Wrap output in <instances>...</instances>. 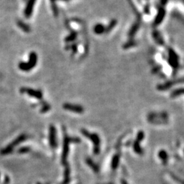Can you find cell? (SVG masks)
<instances>
[{
    "label": "cell",
    "mask_w": 184,
    "mask_h": 184,
    "mask_svg": "<svg viewBox=\"0 0 184 184\" xmlns=\"http://www.w3.org/2000/svg\"><path fill=\"white\" fill-rule=\"evenodd\" d=\"M38 57L36 53L34 52H31L29 56V62H20L19 64V68L22 71L28 72L31 70L33 67H35L37 64Z\"/></svg>",
    "instance_id": "6da1fadb"
},
{
    "label": "cell",
    "mask_w": 184,
    "mask_h": 184,
    "mask_svg": "<svg viewBox=\"0 0 184 184\" xmlns=\"http://www.w3.org/2000/svg\"><path fill=\"white\" fill-rule=\"evenodd\" d=\"M82 133L83 134L90 139L92 141L93 144L94 145V149L93 151L96 155L99 154L100 152V139L96 134H92L89 132L88 131L85 130H82Z\"/></svg>",
    "instance_id": "7a4b0ae2"
},
{
    "label": "cell",
    "mask_w": 184,
    "mask_h": 184,
    "mask_svg": "<svg viewBox=\"0 0 184 184\" xmlns=\"http://www.w3.org/2000/svg\"><path fill=\"white\" fill-rule=\"evenodd\" d=\"M64 109L68 110L69 111L73 112L76 113H83L84 112V109L80 105L70 104V103H66L64 104Z\"/></svg>",
    "instance_id": "3957f363"
},
{
    "label": "cell",
    "mask_w": 184,
    "mask_h": 184,
    "mask_svg": "<svg viewBox=\"0 0 184 184\" xmlns=\"http://www.w3.org/2000/svg\"><path fill=\"white\" fill-rule=\"evenodd\" d=\"M21 91L22 93H27L29 96L37 99H41L42 98V93L40 90H35L30 88H21Z\"/></svg>",
    "instance_id": "277c9868"
},
{
    "label": "cell",
    "mask_w": 184,
    "mask_h": 184,
    "mask_svg": "<svg viewBox=\"0 0 184 184\" xmlns=\"http://www.w3.org/2000/svg\"><path fill=\"white\" fill-rule=\"evenodd\" d=\"M168 113L166 112H162L160 113H151L148 115V120L149 121L156 120H168Z\"/></svg>",
    "instance_id": "5b68a950"
},
{
    "label": "cell",
    "mask_w": 184,
    "mask_h": 184,
    "mask_svg": "<svg viewBox=\"0 0 184 184\" xmlns=\"http://www.w3.org/2000/svg\"><path fill=\"white\" fill-rule=\"evenodd\" d=\"M36 0H28V3L26 4V7L24 10V15L27 19H29L32 14L33 6L35 3Z\"/></svg>",
    "instance_id": "8992f818"
},
{
    "label": "cell",
    "mask_w": 184,
    "mask_h": 184,
    "mask_svg": "<svg viewBox=\"0 0 184 184\" xmlns=\"http://www.w3.org/2000/svg\"><path fill=\"white\" fill-rule=\"evenodd\" d=\"M169 64L172 66V68H177L179 65L178 57L172 50H170L169 51Z\"/></svg>",
    "instance_id": "52a82bcc"
},
{
    "label": "cell",
    "mask_w": 184,
    "mask_h": 184,
    "mask_svg": "<svg viewBox=\"0 0 184 184\" xmlns=\"http://www.w3.org/2000/svg\"><path fill=\"white\" fill-rule=\"evenodd\" d=\"M49 140H50V145L53 148L57 147V142H56V131L53 125L50 127V133H49Z\"/></svg>",
    "instance_id": "ba28073f"
},
{
    "label": "cell",
    "mask_w": 184,
    "mask_h": 184,
    "mask_svg": "<svg viewBox=\"0 0 184 184\" xmlns=\"http://www.w3.org/2000/svg\"><path fill=\"white\" fill-rule=\"evenodd\" d=\"M69 143H70L69 138L66 137L64 140V150H63V155H62V162L64 163H65V161L66 160V158L68 157V150H69Z\"/></svg>",
    "instance_id": "9c48e42d"
},
{
    "label": "cell",
    "mask_w": 184,
    "mask_h": 184,
    "mask_svg": "<svg viewBox=\"0 0 184 184\" xmlns=\"http://www.w3.org/2000/svg\"><path fill=\"white\" fill-rule=\"evenodd\" d=\"M164 16H165L164 10L163 8H160L158 11V14H157L156 16V20H155V21H154L155 25H158L160 24L161 22L163 21V19H164Z\"/></svg>",
    "instance_id": "30bf717a"
},
{
    "label": "cell",
    "mask_w": 184,
    "mask_h": 184,
    "mask_svg": "<svg viewBox=\"0 0 184 184\" xmlns=\"http://www.w3.org/2000/svg\"><path fill=\"white\" fill-rule=\"evenodd\" d=\"M158 157L160 158V160L164 164H167L169 160V155L165 150L162 149L158 152Z\"/></svg>",
    "instance_id": "8fae6325"
},
{
    "label": "cell",
    "mask_w": 184,
    "mask_h": 184,
    "mask_svg": "<svg viewBox=\"0 0 184 184\" xmlns=\"http://www.w3.org/2000/svg\"><path fill=\"white\" fill-rule=\"evenodd\" d=\"M17 25L19 26L22 30L25 31V32H26V33L30 32V31H31L30 27L28 25H27L25 23H24L23 21H21V20H19V21H17Z\"/></svg>",
    "instance_id": "7c38bea8"
},
{
    "label": "cell",
    "mask_w": 184,
    "mask_h": 184,
    "mask_svg": "<svg viewBox=\"0 0 184 184\" xmlns=\"http://www.w3.org/2000/svg\"><path fill=\"white\" fill-rule=\"evenodd\" d=\"M93 31L96 34L100 35L102 33L106 32V28L102 24H97L94 27Z\"/></svg>",
    "instance_id": "4fadbf2b"
},
{
    "label": "cell",
    "mask_w": 184,
    "mask_h": 184,
    "mask_svg": "<svg viewBox=\"0 0 184 184\" xmlns=\"http://www.w3.org/2000/svg\"><path fill=\"white\" fill-rule=\"evenodd\" d=\"M139 142H138V141H135L133 143V149H134V151L136 152V154H138V155H143V151L142 149V148H141V147L140 146V144H139Z\"/></svg>",
    "instance_id": "5bb4252c"
},
{
    "label": "cell",
    "mask_w": 184,
    "mask_h": 184,
    "mask_svg": "<svg viewBox=\"0 0 184 184\" xmlns=\"http://www.w3.org/2000/svg\"><path fill=\"white\" fill-rule=\"evenodd\" d=\"M139 28V23H136L135 24L133 25V26L132 27V28L130 29V30L129 31V36L130 38H132L135 35V33H136V31L138 30Z\"/></svg>",
    "instance_id": "9a60e30c"
},
{
    "label": "cell",
    "mask_w": 184,
    "mask_h": 184,
    "mask_svg": "<svg viewBox=\"0 0 184 184\" xmlns=\"http://www.w3.org/2000/svg\"><path fill=\"white\" fill-rule=\"evenodd\" d=\"M119 162H120V156H119V155H115V156L113 157V160H112L111 163L112 169H116L119 165Z\"/></svg>",
    "instance_id": "2e32d148"
},
{
    "label": "cell",
    "mask_w": 184,
    "mask_h": 184,
    "mask_svg": "<svg viewBox=\"0 0 184 184\" xmlns=\"http://www.w3.org/2000/svg\"><path fill=\"white\" fill-rule=\"evenodd\" d=\"M183 94H184V88L175 89V90H174L172 92L171 97H172V98L177 97V96H179L181 95H183Z\"/></svg>",
    "instance_id": "e0dca14e"
},
{
    "label": "cell",
    "mask_w": 184,
    "mask_h": 184,
    "mask_svg": "<svg viewBox=\"0 0 184 184\" xmlns=\"http://www.w3.org/2000/svg\"><path fill=\"white\" fill-rule=\"evenodd\" d=\"M87 164H88L90 166V167L92 168V169H93V170H94V171L95 172H98V170H99V168H98V167L97 165L95 163H93V162L92 161L91 159H89V158H88V159H87Z\"/></svg>",
    "instance_id": "ac0fdd59"
},
{
    "label": "cell",
    "mask_w": 184,
    "mask_h": 184,
    "mask_svg": "<svg viewBox=\"0 0 184 184\" xmlns=\"http://www.w3.org/2000/svg\"><path fill=\"white\" fill-rule=\"evenodd\" d=\"M117 24V21L116 20H112V21L110 23V24L109 25V26L107 27L106 28V32L108 33L111 31L112 29H113L114 27L115 26V25Z\"/></svg>",
    "instance_id": "d6986e66"
},
{
    "label": "cell",
    "mask_w": 184,
    "mask_h": 184,
    "mask_svg": "<svg viewBox=\"0 0 184 184\" xmlns=\"http://www.w3.org/2000/svg\"><path fill=\"white\" fill-rule=\"evenodd\" d=\"M144 137H145L144 132L140 131V132H138V133L137 134V136H136V141L140 143L141 141H142L143 139H144Z\"/></svg>",
    "instance_id": "ffe728a7"
},
{
    "label": "cell",
    "mask_w": 184,
    "mask_h": 184,
    "mask_svg": "<svg viewBox=\"0 0 184 184\" xmlns=\"http://www.w3.org/2000/svg\"><path fill=\"white\" fill-rule=\"evenodd\" d=\"M77 37V34H76L75 33H72V34H70L69 35V36H68L66 38V41L67 42H70V41H72V40H74L75 39V38Z\"/></svg>",
    "instance_id": "44dd1931"
},
{
    "label": "cell",
    "mask_w": 184,
    "mask_h": 184,
    "mask_svg": "<svg viewBox=\"0 0 184 184\" xmlns=\"http://www.w3.org/2000/svg\"><path fill=\"white\" fill-rule=\"evenodd\" d=\"M134 45H135V43H134L133 41H130V42H127V43L125 44L123 47H124L125 49H128L130 47L133 46Z\"/></svg>",
    "instance_id": "7402d4cb"
},
{
    "label": "cell",
    "mask_w": 184,
    "mask_h": 184,
    "mask_svg": "<svg viewBox=\"0 0 184 184\" xmlns=\"http://www.w3.org/2000/svg\"><path fill=\"white\" fill-rule=\"evenodd\" d=\"M167 1L168 0H161V4H162V5H164V4L167 3Z\"/></svg>",
    "instance_id": "603a6c76"
},
{
    "label": "cell",
    "mask_w": 184,
    "mask_h": 184,
    "mask_svg": "<svg viewBox=\"0 0 184 184\" xmlns=\"http://www.w3.org/2000/svg\"><path fill=\"white\" fill-rule=\"evenodd\" d=\"M72 49H73V51H74V52H76V51H77V46H72Z\"/></svg>",
    "instance_id": "cb8c5ba5"
},
{
    "label": "cell",
    "mask_w": 184,
    "mask_h": 184,
    "mask_svg": "<svg viewBox=\"0 0 184 184\" xmlns=\"http://www.w3.org/2000/svg\"><path fill=\"white\" fill-rule=\"evenodd\" d=\"M121 182H122V184H128L125 180H123H123H122V181H121Z\"/></svg>",
    "instance_id": "d4e9b609"
},
{
    "label": "cell",
    "mask_w": 184,
    "mask_h": 184,
    "mask_svg": "<svg viewBox=\"0 0 184 184\" xmlns=\"http://www.w3.org/2000/svg\"><path fill=\"white\" fill-rule=\"evenodd\" d=\"M56 1V0H52V1Z\"/></svg>",
    "instance_id": "484cf974"
}]
</instances>
